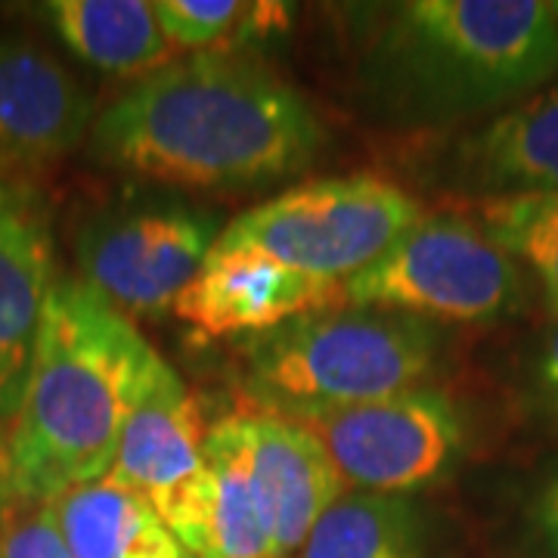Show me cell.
Wrapping results in <instances>:
<instances>
[{
	"instance_id": "6da1fadb",
	"label": "cell",
	"mask_w": 558,
	"mask_h": 558,
	"mask_svg": "<svg viewBox=\"0 0 558 558\" xmlns=\"http://www.w3.org/2000/svg\"><path fill=\"white\" fill-rule=\"evenodd\" d=\"M323 128L292 84L236 53L161 65L109 102L90 156L134 178L190 190H252L304 171Z\"/></svg>"
},
{
	"instance_id": "7a4b0ae2",
	"label": "cell",
	"mask_w": 558,
	"mask_h": 558,
	"mask_svg": "<svg viewBox=\"0 0 558 558\" xmlns=\"http://www.w3.org/2000/svg\"><path fill=\"white\" fill-rule=\"evenodd\" d=\"M171 366L84 279H57L7 432V502H53L106 478L121 435Z\"/></svg>"
},
{
	"instance_id": "3957f363",
	"label": "cell",
	"mask_w": 558,
	"mask_h": 558,
	"mask_svg": "<svg viewBox=\"0 0 558 558\" xmlns=\"http://www.w3.org/2000/svg\"><path fill=\"white\" fill-rule=\"evenodd\" d=\"M363 87L398 124H453L534 97L558 75V20L543 0H410L369 44Z\"/></svg>"
},
{
	"instance_id": "277c9868",
	"label": "cell",
	"mask_w": 558,
	"mask_h": 558,
	"mask_svg": "<svg viewBox=\"0 0 558 558\" xmlns=\"http://www.w3.org/2000/svg\"><path fill=\"white\" fill-rule=\"evenodd\" d=\"M438 351L428 319L341 304L242 341V385L267 416L299 418L422 388Z\"/></svg>"
},
{
	"instance_id": "5b68a950",
	"label": "cell",
	"mask_w": 558,
	"mask_h": 558,
	"mask_svg": "<svg viewBox=\"0 0 558 558\" xmlns=\"http://www.w3.org/2000/svg\"><path fill=\"white\" fill-rule=\"evenodd\" d=\"M422 220L418 202L373 174L286 190L227 223L211 252H255L292 270L344 282Z\"/></svg>"
},
{
	"instance_id": "8992f818",
	"label": "cell",
	"mask_w": 558,
	"mask_h": 558,
	"mask_svg": "<svg viewBox=\"0 0 558 558\" xmlns=\"http://www.w3.org/2000/svg\"><path fill=\"white\" fill-rule=\"evenodd\" d=\"M344 295L428 323H499L524 314L531 279L475 220L422 215L376 264L344 279Z\"/></svg>"
},
{
	"instance_id": "52a82bcc",
	"label": "cell",
	"mask_w": 558,
	"mask_h": 558,
	"mask_svg": "<svg viewBox=\"0 0 558 558\" xmlns=\"http://www.w3.org/2000/svg\"><path fill=\"white\" fill-rule=\"evenodd\" d=\"M329 453L344 484L360 494L407 497L447 478L465 450V422L438 388L289 418Z\"/></svg>"
},
{
	"instance_id": "ba28073f",
	"label": "cell",
	"mask_w": 558,
	"mask_h": 558,
	"mask_svg": "<svg viewBox=\"0 0 558 558\" xmlns=\"http://www.w3.org/2000/svg\"><path fill=\"white\" fill-rule=\"evenodd\" d=\"M220 233L215 215L174 202L109 211L81 230V279L128 319L161 317L199 277Z\"/></svg>"
},
{
	"instance_id": "9c48e42d",
	"label": "cell",
	"mask_w": 558,
	"mask_h": 558,
	"mask_svg": "<svg viewBox=\"0 0 558 558\" xmlns=\"http://www.w3.org/2000/svg\"><path fill=\"white\" fill-rule=\"evenodd\" d=\"M109 475L146 499L190 558H199L211 475L199 407L174 369L134 410Z\"/></svg>"
},
{
	"instance_id": "30bf717a",
	"label": "cell",
	"mask_w": 558,
	"mask_h": 558,
	"mask_svg": "<svg viewBox=\"0 0 558 558\" xmlns=\"http://www.w3.org/2000/svg\"><path fill=\"white\" fill-rule=\"evenodd\" d=\"M341 304H348L344 282L301 274L255 252H211L171 311L202 336L252 339Z\"/></svg>"
},
{
	"instance_id": "8fae6325",
	"label": "cell",
	"mask_w": 558,
	"mask_h": 558,
	"mask_svg": "<svg viewBox=\"0 0 558 558\" xmlns=\"http://www.w3.org/2000/svg\"><path fill=\"white\" fill-rule=\"evenodd\" d=\"M50 211L35 190L0 178V422L20 413L44 304L53 289Z\"/></svg>"
},
{
	"instance_id": "7c38bea8",
	"label": "cell",
	"mask_w": 558,
	"mask_h": 558,
	"mask_svg": "<svg viewBox=\"0 0 558 558\" xmlns=\"http://www.w3.org/2000/svg\"><path fill=\"white\" fill-rule=\"evenodd\" d=\"M90 128L94 100L62 62L28 40H0V161L57 159Z\"/></svg>"
},
{
	"instance_id": "4fadbf2b",
	"label": "cell",
	"mask_w": 558,
	"mask_h": 558,
	"mask_svg": "<svg viewBox=\"0 0 558 558\" xmlns=\"http://www.w3.org/2000/svg\"><path fill=\"white\" fill-rule=\"evenodd\" d=\"M236 428L274 519L277 556H295L319 515L344 494L339 469L299 422L236 413Z\"/></svg>"
},
{
	"instance_id": "5bb4252c",
	"label": "cell",
	"mask_w": 558,
	"mask_h": 558,
	"mask_svg": "<svg viewBox=\"0 0 558 558\" xmlns=\"http://www.w3.org/2000/svg\"><path fill=\"white\" fill-rule=\"evenodd\" d=\"M462 190L487 196L558 193V87L509 106L453 153Z\"/></svg>"
},
{
	"instance_id": "9a60e30c",
	"label": "cell",
	"mask_w": 558,
	"mask_h": 558,
	"mask_svg": "<svg viewBox=\"0 0 558 558\" xmlns=\"http://www.w3.org/2000/svg\"><path fill=\"white\" fill-rule=\"evenodd\" d=\"M72 558H190L159 512L106 475L53 499Z\"/></svg>"
},
{
	"instance_id": "2e32d148",
	"label": "cell",
	"mask_w": 558,
	"mask_h": 558,
	"mask_svg": "<svg viewBox=\"0 0 558 558\" xmlns=\"http://www.w3.org/2000/svg\"><path fill=\"white\" fill-rule=\"evenodd\" d=\"M44 13L62 44L106 75L146 78L168 65L171 44L146 0H53Z\"/></svg>"
},
{
	"instance_id": "e0dca14e",
	"label": "cell",
	"mask_w": 558,
	"mask_h": 558,
	"mask_svg": "<svg viewBox=\"0 0 558 558\" xmlns=\"http://www.w3.org/2000/svg\"><path fill=\"white\" fill-rule=\"evenodd\" d=\"M205 459L211 499L199 558H279L274 519L245 453L236 416L220 418L205 432Z\"/></svg>"
},
{
	"instance_id": "ac0fdd59",
	"label": "cell",
	"mask_w": 558,
	"mask_h": 558,
	"mask_svg": "<svg viewBox=\"0 0 558 558\" xmlns=\"http://www.w3.org/2000/svg\"><path fill=\"white\" fill-rule=\"evenodd\" d=\"M295 558H422V519L407 497L341 494Z\"/></svg>"
},
{
	"instance_id": "d6986e66",
	"label": "cell",
	"mask_w": 558,
	"mask_h": 558,
	"mask_svg": "<svg viewBox=\"0 0 558 558\" xmlns=\"http://www.w3.org/2000/svg\"><path fill=\"white\" fill-rule=\"evenodd\" d=\"M475 223L537 279L558 317V193L487 196L475 202Z\"/></svg>"
},
{
	"instance_id": "ffe728a7",
	"label": "cell",
	"mask_w": 558,
	"mask_h": 558,
	"mask_svg": "<svg viewBox=\"0 0 558 558\" xmlns=\"http://www.w3.org/2000/svg\"><path fill=\"white\" fill-rule=\"evenodd\" d=\"M153 7L165 40L196 53H215L227 40H233V35H245L255 25H270L282 10L242 0H159Z\"/></svg>"
},
{
	"instance_id": "44dd1931",
	"label": "cell",
	"mask_w": 558,
	"mask_h": 558,
	"mask_svg": "<svg viewBox=\"0 0 558 558\" xmlns=\"http://www.w3.org/2000/svg\"><path fill=\"white\" fill-rule=\"evenodd\" d=\"M0 558H72L53 502H7L0 512Z\"/></svg>"
},
{
	"instance_id": "7402d4cb",
	"label": "cell",
	"mask_w": 558,
	"mask_h": 558,
	"mask_svg": "<svg viewBox=\"0 0 558 558\" xmlns=\"http://www.w3.org/2000/svg\"><path fill=\"white\" fill-rule=\"evenodd\" d=\"M524 537L539 558H558V462L524 502Z\"/></svg>"
},
{
	"instance_id": "603a6c76",
	"label": "cell",
	"mask_w": 558,
	"mask_h": 558,
	"mask_svg": "<svg viewBox=\"0 0 558 558\" xmlns=\"http://www.w3.org/2000/svg\"><path fill=\"white\" fill-rule=\"evenodd\" d=\"M531 391L546 416L558 418V319L543 332L531 357Z\"/></svg>"
},
{
	"instance_id": "cb8c5ba5",
	"label": "cell",
	"mask_w": 558,
	"mask_h": 558,
	"mask_svg": "<svg viewBox=\"0 0 558 558\" xmlns=\"http://www.w3.org/2000/svg\"><path fill=\"white\" fill-rule=\"evenodd\" d=\"M7 506V435H3V422H0V512Z\"/></svg>"
},
{
	"instance_id": "d4e9b609",
	"label": "cell",
	"mask_w": 558,
	"mask_h": 558,
	"mask_svg": "<svg viewBox=\"0 0 558 558\" xmlns=\"http://www.w3.org/2000/svg\"><path fill=\"white\" fill-rule=\"evenodd\" d=\"M553 13H556V20H558V3H553Z\"/></svg>"
}]
</instances>
